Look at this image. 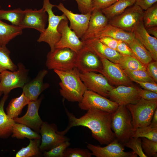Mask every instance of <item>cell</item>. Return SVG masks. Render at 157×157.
I'll return each mask as SVG.
<instances>
[{
	"label": "cell",
	"mask_w": 157,
	"mask_h": 157,
	"mask_svg": "<svg viewBox=\"0 0 157 157\" xmlns=\"http://www.w3.org/2000/svg\"><path fill=\"white\" fill-rule=\"evenodd\" d=\"M139 93L141 98L148 101H157V93L139 88Z\"/></svg>",
	"instance_id": "f6af8a7d"
},
{
	"label": "cell",
	"mask_w": 157,
	"mask_h": 157,
	"mask_svg": "<svg viewBox=\"0 0 157 157\" xmlns=\"http://www.w3.org/2000/svg\"><path fill=\"white\" fill-rule=\"evenodd\" d=\"M77 55L75 51L69 48H55L48 53L46 66L50 70H69L76 67Z\"/></svg>",
	"instance_id": "8992f818"
},
{
	"label": "cell",
	"mask_w": 157,
	"mask_h": 157,
	"mask_svg": "<svg viewBox=\"0 0 157 157\" xmlns=\"http://www.w3.org/2000/svg\"><path fill=\"white\" fill-rule=\"evenodd\" d=\"M70 145L69 141L63 142L51 149L44 151L43 155L46 157H64V152Z\"/></svg>",
	"instance_id": "ab89813d"
},
{
	"label": "cell",
	"mask_w": 157,
	"mask_h": 157,
	"mask_svg": "<svg viewBox=\"0 0 157 157\" xmlns=\"http://www.w3.org/2000/svg\"><path fill=\"white\" fill-rule=\"evenodd\" d=\"M124 146L131 149L138 156L140 157H147L142 147L141 138H131L124 144Z\"/></svg>",
	"instance_id": "f35d334b"
},
{
	"label": "cell",
	"mask_w": 157,
	"mask_h": 157,
	"mask_svg": "<svg viewBox=\"0 0 157 157\" xmlns=\"http://www.w3.org/2000/svg\"><path fill=\"white\" fill-rule=\"evenodd\" d=\"M108 36L127 43L135 38L133 32L124 31L108 24L100 31L95 38H100Z\"/></svg>",
	"instance_id": "cb8c5ba5"
},
{
	"label": "cell",
	"mask_w": 157,
	"mask_h": 157,
	"mask_svg": "<svg viewBox=\"0 0 157 157\" xmlns=\"http://www.w3.org/2000/svg\"><path fill=\"white\" fill-rule=\"evenodd\" d=\"M12 137L18 139L26 138L29 139H40L41 136L37 132L32 130L26 125L15 122L12 129Z\"/></svg>",
	"instance_id": "f546056e"
},
{
	"label": "cell",
	"mask_w": 157,
	"mask_h": 157,
	"mask_svg": "<svg viewBox=\"0 0 157 157\" xmlns=\"http://www.w3.org/2000/svg\"><path fill=\"white\" fill-rule=\"evenodd\" d=\"M123 70L131 81L135 80L156 83L149 75L146 70Z\"/></svg>",
	"instance_id": "8d00e7d4"
},
{
	"label": "cell",
	"mask_w": 157,
	"mask_h": 157,
	"mask_svg": "<svg viewBox=\"0 0 157 157\" xmlns=\"http://www.w3.org/2000/svg\"><path fill=\"white\" fill-rule=\"evenodd\" d=\"M22 30L19 26L8 24L0 19V46H6L11 40L21 35Z\"/></svg>",
	"instance_id": "484cf974"
},
{
	"label": "cell",
	"mask_w": 157,
	"mask_h": 157,
	"mask_svg": "<svg viewBox=\"0 0 157 157\" xmlns=\"http://www.w3.org/2000/svg\"><path fill=\"white\" fill-rule=\"evenodd\" d=\"M24 13V10L20 8L5 10L0 9V19L10 22L12 25L19 26Z\"/></svg>",
	"instance_id": "836d02e7"
},
{
	"label": "cell",
	"mask_w": 157,
	"mask_h": 157,
	"mask_svg": "<svg viewBox=\"0 0 157 157\" xmlns=\"http://www.w3.org/2000/svg\"><path fill=\"white\" fill-rule=\"evenodd\" d=\"M41 143L40 146L41 151L49 150L60 144L69 141V138L58 133L57 125L43 122L40 128Z\"/></svg>",
	"instance_id": "30bf717a"
},
{
	"label": "cell",
	"mask_w": 157,
	"mask_h": 157,
	"mask_svg": "<svg viewBox=\"0 0 157 157\" xmlns=\"http://www.w3.org/2000/svg\"><path fill=\"white\" fill-rule=\"evenodd\" d=\"M78 105L79 107L82 110L87 111L94 108L111 113H114L119 106L117 103L88 90L85 91Z\"/></svg>",
	"instance_id": "9c48e42d"
},
{
	"label": "cell",
	"mask_w": 157,
	"mask_h": 157,
	"mask_svg": "<svg viewBox=\"0 0 157 157\" xmlns=\"http://www.w3.org/2000/svg\"><path fill=\"white\" fill-rule=\"evenodd\" d=\"M111 128L115 138L123 144L132 137L135 129L131 114L126 105H119L112 114Z\"/></svg>",
	"instance_id": "3957f363"
},
{
	"label": "cell",
	"mask_w": 157,
	"mask_h": 157,
	"mask_svg": "<svg viewBox=\"0 0 157 157\" xmlns=\"http://www.w3.org/2000/svg\"><path fill=\"white\" fill-rule=\"evenodd\" d=\"M147 32L150 35L157 38V26H153L145 28Z\"/></svg>",
	"instance_id": "f907efd6"
},
{
	"label": "cell",
	"mask_w": 157,
	"mask_h": 157,
	"mask_svg": "<svg viewBox=\"0 0 157 157\" xmlns=\"http://www.w3.org/2000/svg\"><path fill=\"white\" fill-rule=\"evenodd\" d=\"M133 32L135 38L149 52L153 60L157 61V38L147 32L142 20L136 26Z\"/></svg>",
	"instance_id": "7402d4cb"
},
{
	"label": "cell",
	"mask_w": 157,
	"mask_h": 157,
	"mask_svg": "<svg viewBox=\"0 0 157 157\" xmlns=\"http://www.w3.org/2000/svg\"><path fill=\"white\" fill-rule=\"evenodd\" d=\"M138 89L139 88L133 85L118 86L108 92V97L119 105L135 104L141 98Z\"/></svg>",
	"instance_id": "9a60e30c"
},
{
	"label": "cell",
	"mask_w": 157,
	"mask_h": 157,
	"mask_svg": "<svg viewBox=\"0 0 157 157\" xmlns=\"http://www.w3.org/2000/svg\"><path fill=\"white\" fill-rule=\"evenodd\" d=\"M76 67L81 73L96 72L101 74L103 70L100 58L84 46L77 53Z\"/></svg>",
	"instance_id": "2e32d148"
},
{
	"label": "cell",
	"mask_w": 157,
	"mask_h": 157,
	"mask_svg": "<svg viewBox=\"0 0 157 157\" xmlns=\"http://www.w3.org/2000/svg\"><path fill=\"white\" fill-rule=\"evenodd\" d=\"M58 30L61 36L56 44L55 48H67L77 53L84 47L83 42L79 39L69 26L67 19H63L60 21Z\"/></svg>",
	"instance_id": "7c38bea8"
},
{
	"label": "cell",
	"mask_w": 157,
	"mask_h": 157,
	"mask_svg": "<svg viewBox=\"0 0 157 157\" xmlns=\"http://www.w3.org/2000/svg\"><path fill=\"white\" fill-rule=\"evenodd\" d=\"M126 43L131 48L134 57L144 65L146 66L153 61L149 52L135 38Z\"/></svg>",
	"instance_id": "4316f807"
},
{
	"label": "cell",
	"mask_w": 157,
	"mask_h": 157,
	"mask_svg": "<svg viewBox=\"0 0 157 157\" xmlns=\"http://www.w3.org/2000/svg\"></svg>",
	"instance_id": "11a10c76"
},
{
	"label": "cell",
	"mask_w": 157,
	"mask_h": 157,
	"mask_svg": "<svg viewBox=\"0 0 157 157\" xmlns=\"http://www.w3.org/2000/svg\"><path fill=\"white\" fill-rule=\"evenodd\" d=\"M79 118L76 117L65 109L68 124L63 131L58 132L65 135L72 127L83 126L89 128L92 135L101 145H107L115 139L111 128L112 114L104 111L92 108Z\"/></svg>",
	"instance_id": "6da1fadb"
},
{
	"label": "cell",
	"mask_w": 157,
	"mask_h": 157,
	"mask_svg": "<svg viewBox=\"0 0 157 157\" xmlns=\"http://www.w3.org/2000/svg\"><path fill=\"white\" fill-rule=\"evenodd\" d=\"M56 7L69 21L70 28L79 38H81L88 28L91 13L85 14L75 13L66 8L62 3Z\"/></svg>",
	"instance_id": "ac0fdd59"
},
{
	"label": "cell",
	"mask_w": 157,
	"mask_h": 157,
	"mask_svg": "<svg viewBox=\"0 0 157 157\" xmlns=\"http://www.w3.org/2000/svg\"><path fill=\"white\" fill-rule=\"evenodd\" d=\"M132 137L145 138L157 142V128L148 126L135 129Z\"/></svg>",
	"instance_id": "d590c367"
},
{
	"label": "cell",
	"mask_w": 157,
	"mask_h": 157,
	"mask_svg": "<svg viewBox=\"0 0 157 157\" xmlns=\"http://www.w3.org/2000/svg\"><path fill=\"white\" fill-rule=\"evenodd\" d=\"M10 51L6 46H0V73L8 70L15 71L18 69L17 65L12 61L10 56Z\"/></svg>",
	"instance_id": "d6a6232c"
},
{
	"label": "cell",
	"mask_w": 157,
	"mask_h": 157,
	"mask_svg": "<svg viewBox=\"0 0 157 157\" xmlns=\"http://www.w3.org/2000/svg\"><path fill=\"white\" fill-rule=\"evenodd\" d=\"M83 42L84 47L93 52L100 58H105L117 64L122 55L116 50L112 49L102 42L99 39L92 38Z\"/></svg>",
	"instance_id": "d6986e66"
},
{
	"label": "cell",
	"mask_w": 157,
	"mask_h": 157,
	"mask_svg": "<svg viewBox=\"0 0 157 157\" xmlns=\"http://www.w3.org/2000/svg\"><path fill=\"white\" fill-rule=\"evenodd\" d=\"M149 125L152 127L157 128V109L154 112L151 122Z\"/></svg>",
	"instance_id": "816d5d0a"
},
{
	"label": "cell",
	"mask_w": 157,
	"mask_h": 157,
	"mask_svg": "<svg viewBox=\"0 0 157 157\" xmlns=\"http://www.w3.org/2000/svg\"><path fill=\"white\" fill-rule=\"evenodd\" d=\"M130 112L135 129L149 126L157 109V101H148L142 98L135 104L126 105Z\"/></svg>",
	"instance_id": "5b68a950"
},
{
	"label": "cell",
	"mask_w": 157,
	"mask_h": 157,
	"mask_svg": "<svg viewBox=\"0 0 157 157\" xmlns=\"http://www.w3.org/2000/svg\"><path fill=\"white\" fill-rule=\"evenodd\" d=\"M17 69L15 71L6 70L1 73L0 92L7 95L13 89L22 88L28 82L29 70L21 63L17 65Z\"/></svg>",
	"instance_id": "52a82bcc"
},
{
	"label": "cell",
	"mask_w": 157,
	"mask_h": 157,
	"mask_svg": "<svg viewBox=\"0 0 157 157\" xmlns=\"http://www.w3.org/2000/svg\"><path fill=\"white\" fill-rule=\"evenodd\" d=\"M117 0H92L93 10L94 9L100 10L109 7Z\"/></svg>",
	"instance_id": "7bdbcfd3"
},
{
	"label": "cell",
	"mask_w": 157,
	"mask_h": 157,
	"mask_svg": "<svg viewBox=\"0 0 157 157\" xmlns=\"http://www.w3.org/2000/svg\"><path fill=\"white\" fill-rule=\"evenodd\" d=\"M30 101L22 92L20 96L13 98L10 101L6 108V114L13 119L18 117L24 107L28 105Z\"/></svg>",
	"instance_id": "83f0119b"
},
{
	"label": "cell",
	"mask_w": 157,
	"mask_h": 157,
	"mask_svg": "<svg viewBox=\"0 0 157 157\" xmlns=\"http://www.w3.org/2000/svg\"><path fill=\"white\" fill-rule=\"evenodd\" d=\"M75 0L77 4L78 9L81 14H85L92 13L93 10L92 0Z\"/></svg>",
	"instance_id": "b9f144b4"
},
{
	"label": "cell",
	"mask_w": 157,
	"mask_h": 157,
	"mask_svg": "<svg viewBox=\"0 0 157 157\" xmlns=\"http://www.w3.org/2000/svg\"><path fill=\"white\" fill-rule=\"evenodd\" d=\"M42 99V97H40L36 100L30 101L28 104L26 113L22 117L14 119L15 122L24 124L39 133L43 121L39 115L38 111Z\"/></svg>",
	"instance_id": "ffe728a7"
},
{
	"label": "cell",
	"mask_w": 157,
	"mask_h": 157,
	"mask_svg": "<svg viewBox=\"0 0 157 157\" xmlns=\"http://www.w3.org/2000/svg\"><path fill=\"white\" fill-rule=\"evenodd\" d=\"M56 6L51 4L49 0H44L42 8L47 14L48 24L44 31L40 33L37 40L39 42H44L47 43L50 47L51 52L54 50L56 44L61 36L58 30L59 24L62 20L67 19L63 13L60 15L54 14L52 9Z\"/></svg>",
	"instance_id": "277c9868"
},
{
	"label": "cell",
	"mask_w": 157,
	"mask_h": 157,
	"mask_svg": "<svg viewBox=\"0 0 157 157\" xmlns=\"http://www.w3.org/2000/svg\"><path fill=\"white\" fill-rule=\"evenodd\" d=\"M157 0H135V4L143 10H146L156 3Z\"/></svg>",
	"instance_id": "681fc988"
},
{
	"label": "cell",
	"mask_w": 157,
	"mask_h": 157,
	"mask_svg": "<svg viewBox=\"0 0 157 157\" xmlns=\"http://www.w3.org/2000/svg\"><path fill=\"white\" fill-rule=\"evenodd\" d=\"M141 144L147 157H157V142L142 138Z\"/></svg>",
	"instance_id": "74e56055"
},
{
	"label": "cell",
	"mask_w": 157,
	"mask_h": 157,
	"mask_svg": "<svg viewBox=\"0 0 157 157\" xmlns=\"http://www.w3.org/2000/svg\"><path fill=\"white\" fill-rule=\"evenodd\" d=\"M48 73L46 69L40 70L34 79L28 81L22 88V92L30 101L37 100L41 93L49 87V83L43 81Z\"/></svg>",
	"instance_id": "44dd1931"
},
{
	"label": "cell",
	"mask_w": 157,
	"mask_h": 157,
	"mask_svg": "<svg viewBox=\"0 0 157 157\" xmlns=\"http://www.w3.org/2000/svg\"><path fill=\"white\" fill-rule=\"evenodd\" d=\"M100 40L108 47L116 50L119 40L112 37L105 36L99 38Z\"/></svg>",
	"instance_id": "7dc6e473"
},
{
	"label": "cell",
	"mask_w": 157,
	"mask_h": 157,
	"mask_svg": "<svg viewBox=\"0 0 157 157\" xmlns=\"http://www.w3.org/2000/svg\"><path fill=\"white\" fill-rule=\"evenodd\" d=\"M103 65L101 73L108 82L117 86L131 85L132 81L116 64L105 58H100Z\"/></svg>",
	"instance_id": "e0dca14e"
},
{
	"label": "cell",
	"mask_w": 157,
	"mask_h": 157,
	"mask_svg": "<svg viewBox=\"0 0 157 157\" xmlns=\"http://www.w3.org/2000/svg\"><path fill=\"white\" fill-rule=\"evenodd\" d=\"M108 21L101 10L93 9L91 13L87 29L81 40L84 41L95 38L97 34L108 24Z\"/></svg>",
	"instance_id": "603a6c76"
},
{
	"label": "cell",
	"mask_w": 157,
	"mask_h": 157,
	"mask_svg": "<svg viewBox=\"0 0 157 157\" xmlns=\"http://www.w3.org/2000/svg\"><path fill=\"white\" fill-rule=\"evenodd\" d=\"M1 80V73H0V82Z\"/></svg>",
	"instance_id": "db71d44e"
},
{
	"label": "cell",
	"mask_w": 157,
	"mask_h": 157,
	"mask_svg": "<svg viewBox=\"0 0 157 157\" xmlns=\"http://www.w3.org/2000/svg\"><path fill=\"white\" fill-rule=\"evenodd\" d=\"M143 10L135 4L127 8L120 14L108 21V23L126 31L133 32L142 20Z\"/></svg>",
	"instance_id": "ba28073f"
},
{
	"label": "cell",
	"mask_w": 157,
	"mask_h": 157,
	"mask_svg": "<svg viewBox=\"0 0 157 157\" xmlns=\"http://www.w3.org/2000/svg\"><path fill=\"white\" fill-rule=\"evenodd\" d=\"M135 3V0H118L109 7L101 10L109 20L120 14Z\"/></svg>",
	"instance_id": "f1b7e54d"
},
{
	"label": "cell",
	"mask_w": 157,
	"mask_h": 157,
	"mask_svg": "<svg viewBox=\"0 0 157 157\" xmlns=\"http://www.w3.org/2000/svg\"><path fill=\"white\" fill-rule=\"evenodd\" d=\"M146 70L149 75L157 82V61H152L146 65Z\"/></svg>",
	"instance_id": "bcb514c9"
},
{
	"label": "cell",
	"mask_w": 157,
	"mask_h": 157,
	"mask_svg": "<svg viewBox=\"0 0 157 157\" xmlns=\"http://www.w3.org/2000/svg\"><path fill=\"white\" fill-rule=\"evenodd\" d=\"M117 64L122 70H146V66L135 57L130 56L122 55Z\"/></svg>",
	"instance_id": "4dcf8cb0"
},
{
	"label": "cell",
	"mask_w": 157,
	"mask_h": 157,
	"mask_svg": "<svg viewBox=\"0 0 157 157\" xmlns=\"http://www.w3.org/2000/svg\"><path fill=\"white\" fill-rule=\"evenodd\" d=\"M116 51L123 55L130 56L134 57L133 54L129 46L125 42L119 40Z\"/></svg>",
	"instance_id": "ee69618b"
},
{
	"label": "cell",
	"mask_w": 157,
	"mask_h": 157,
	"mask_svg": "<svg viewBox=\"0 0 157 157\" xmlns=\"http://www.w3.org/2000/svg\"><path fill=\"white\" fill-rule=\"evenodd\" d=\"M53 71L60 80V95L68 101L80 102L87 89L81 79L78 69L75 67L65 71Z\"/></svg>",
	"instance_id": "7a4b0ae2"
},
{
	"label": "cell",
	"mask_w": 157,
	"mask_h": 157,
	"mask_svg": "<svg viewBox=\"0 0 157 157\" xmlns=\"http://www.w3.org/2000/svg\"><path fill=\"white\" fill-rule=\"evenodd\" d=\"M132 81L139 84L143 89L150 90L157 93V84L156 83L135 80H132Z\"/></svg>",
	"instance_id": "c3c4849f"
},
{
	"label": "cell",
	"mask_w": 157,
	"mask_h": 157,
	"mask_svg": "<svg viewBox=\"0 0 157 157\" xmlns=\"http://www.w3.org/2000/svg\"><path fill=\"white\" fill-rule=\"evenodd\" d=\"M106 146L101 147L88 143L87 147L96 157H137L133 151L125 152L124 145L116 138Z\"/></svg>",
	"instance_id": "8fae6325"
},
{
	"label": "cell",
	"mask_w": 157,
	"mask_h": 157,
	"mask_svg": "<svg viewBox=\"0 0 157 157\" xmlns=\"http://www.w3.org/2000/svg\"><path fill=\"white\" fill-rule=\"evenodd\" d=\"M8 95H4L0 101V138H6L12 134L13 126L15 122L5 113L4 106Z\"/></svg>",
	"instance_id": "d4e9b609"
},
{
	"label": "cell",
	"mask_w": 157,
	"mask_h": 157,
	"mask_svg": "<svg viewBox=\"0 0 157 157\" xmlns=\"http://www.w3.org/2000/svg\"><path fill=\"white\" fill-rule=\"evenodd\" d=\"M92 152L88 149L67 148L64 152V157H91Z\"/></svg>",
	"instance_id": "60d3db41"
},
{
	"label": "cell",
	"mask_w": 157,
	"mask_h": 157,
	"mask_svg": "<svg viewBox=\"0 0 157 157\" xmlns=\"http://www.w3.org/2000/svg\"><path fill=\"white\" fill-rule=\"evenodd\" d=\"M48 19L47 14L43 8L38 10L26 9L24 10L23 17L19 27L23 29L28 28H33L41 33L46 28Z\"/></svg>",
	"instance_id": "5bb4252c"
},
{
	"label": "cell",
	"mask_w": 157,
	"mask_h": 157,
	"mask_svg": "<svg viewBox=\"0 0 157 157\" xmlns=\"http://www.w3.org/2000/svg\"><path fill=\"white\" fill-rule=\"evenodd\" d=\"M80 78L88 90L108 97V92L114 87L101 74L90 72L80 73Z\"/></svg>",
	"instance_id": "4fadbf2b"
},
{
	"label": "cell",
	"mask_w": 157,
	"mask_h": 157,
	"mask_svg": "<svg viewBox=\"0 0 157 157\" xmlns=\"http://www.w3.org/2000/svg\"><path fill=\"white\" fill-rule=\"evenodd\" d=\"M29 144L22 148L16 154V157H31L41 155L40 139H30Z\"/></svg>",
	"instance_id": "1f68e13d"
},
{
	"label": "cell",
	"mask_w": 157,
	"mask_h": 157,
	"mask_svg": "<svg viewBox=\"0 0 157 157\" xmlns=\"http://www.w3.org/2000/svg\"><path fill=\"white\" fill-rule=\"evenodd\" d=\"M2 94H3L2 92H0V96H1Z\"/></svg>",
	"instance_id": "f5cc1de1"
},
{
	"label": "cell",
	"mask_w": 157,
	"mask_h": 157,
	"mask_svg": "<svg viewBox=\"0 0 157 157\" xmlns=\"http://www.w3.org/2000/svg\"><path fill=\"white\" fill-rule=\"evenodd\" d=\"M142 21L145 28L157 26L156 3L144 12Z\"/></svg>",
	"instance_id": "e575fe53"
}]
</instances>
